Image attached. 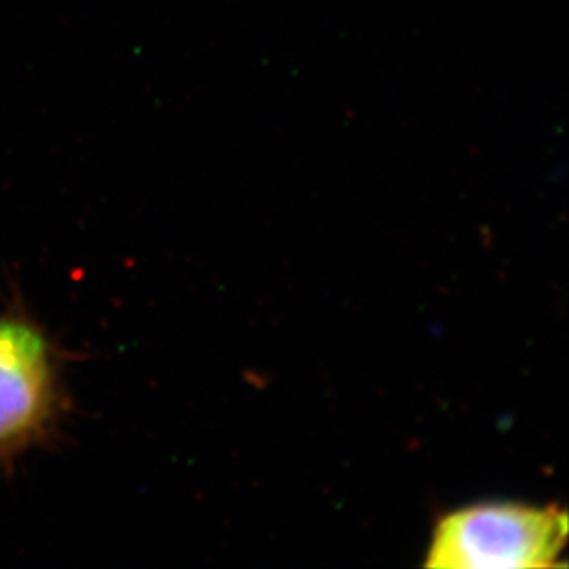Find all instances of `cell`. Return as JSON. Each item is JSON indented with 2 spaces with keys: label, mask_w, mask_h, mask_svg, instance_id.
Returning a JSON list of instances; mask_svg holds the SVG:
<instances>
[{
  "label": "cell",
  "mask_w": 569,
  "mask_h": 569,
  "mask_svg": "<svg viewBox=\"0 0 569 569\" xmlns=\"http://www.w3.org/2000/svg\"><path fill=\"white\" fill-rule=\"evenodd\" d=\"M64 360L21 305L0 308V468L58 433L69 411Z\"/></svg>",
  "instance_id": "1"
},
{
  "label": "cell",
  "mask_w": 569,
  "mask_h": 569,
  "mask_svg": "<svg viewBox=\"0 0 569 569\" xmlns=\"http://www.w3.org/2000/svg\"><path fill=\"white\" fill-rule=\"evenodd\" d=\"M568 540V515L557 507L479 503L437 523L428 568H555Z\"/></svg>",
  "instance_id": "2"
}]
</instances>
